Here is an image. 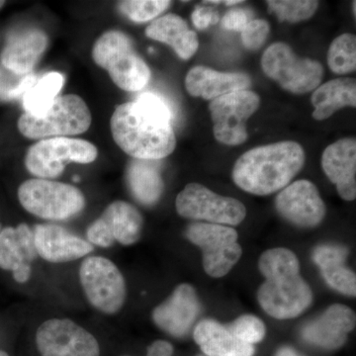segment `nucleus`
<instances>
[{
  "mask_svg": "<svg viewBox=\"0 0 356 356\" xmlns=\"http://www.w3.org/2000/svg\"><path fill=\"white\" fill-rule=\"evenodd\" d=\"M159 170V161L134 159L128 165L129 189L143 205H154L163 194V181Z\"/></svg>",
  "mask_w": 356,
  "mask_h": 356,
  "instance_id": "393cba45",
  "label": "nucleus"
},
{
  "mask_svg": "<svg viewBox=\"0 0 356 356\" xmlns=\"http://www.w3.org/2000/svg\"><path fill=\"white\" fill-rule=\"evenodd\" d=\"M192 22L199 30L207 29L210 25L219 22V14L211 7L197 6L191 15Z\"/></svg>",
  "mask_w": 356,
  "mask_h": 356,
  "instance_id": "c9c22d12",
  "label": "nucleus"
},
{
  "mask_svg": "<svg viewBox=\"0 0 356 356\" xmlns=\"http://www.w3.org/2000/svg\"><path fill=\"white\" fill-rule=\"evenodd\" d=\"M33 234L37 254L51 264L76 261L93 250V245L88 241L58 225H37Z\"/></svg>",
  "mask_w": 356,
  "mask_h": 356,
  "instance_id": "dca6fc26",
  "label": "nucleus"
},
{
  "mask_svg": "<svg viewBox=\"0 0 356 356\" xmlns=\"http://www.w3.org/2000/svg\"><path fill=\"white\" fill-rule=\"evenodd\" d=\"M327 65L337 74H350L356 70V38L343 34L334 39L327 51Z\"/></svg>",
  "mask_w": 356,
  "mask_h": 356,
  "instance_id": "c85d7f7f",
  "label": "nucleus"
},
{
  "mask_svg": "<svg viewBox=\"0 0 356 356\" xmlns=\"http://www.w3.org/2000/svg\"><path fill=\"white\" fill-rule=\"evenodd\" d=\"M1 229H2V227H1V224H0V232H1Z\"/></svg>",
  "mask_w": 356,
  "mask_h": 356,
  "instance_id": "a18cd8bd",
  "label": "nucleus"
},
{
  "mask_svg": "<svg viewBox=\"0 0 356 356\" xmlns=\"http://www.w3.org/2000/svg\"><path fill=\"white\" fill-rule=\"evenodd\" d=\"M124 356H128V355H124ZM146 356H147V355H146Z\"/></svg>",
  "mask_w": 356,
  "mask_h": 356,
  "instance_id": "de8ad7c7",
  "label": "nucleus"
},
{
  "mask_svg": "<svg viewBox=\"0 0 356 356\" xmlns=\"http://www.w3.org/2000/svg\"><path fill=\"white\" fill-rule=\"evenodd\" d=\"M185 236L202 250L203 267L211 277L227 275L242 257L238 232L232 227L210 222H194Z\"/></svg>",
  "mask_w": 356,
  "mask_h": 356,
  "instance_id": "9d476101",
  "label": "nucleus"
},
{
  "mask_svg": "<svg viewBox=\"0 0 356 356\" xmlns=\"http://www.w3.org/2000/svg\"><path fill=\"white\" fill-rule=\"evenodd\" d=\"M173 346L165 341H156L147 348V356H172Z\"/></svg>",
  "mask_w": 356,
  "mask_h": 356,
  "instance_id": "4c0bfd02",
  "label": "nucleus"
},
{
  "mask_svg": "<svg viewBox=\"0 0 356 356\" xmlns=\"http://www.w3.org/2000/svg\"><path fill=\"white\" fill-rule=\"evenodd\" d=\"M194 341L207 356H254L252 344L236 339L227 325L212 318L201 321L194 329Z\"/></svg>",
  "mask_w": 356,
  "mask_h": 356,
  "instance_id": "412c9836",
  "label": "nucleus"
},
{
  "mask_svg": "<svg viewBox=\"0 0 356 356\" xmlns=\"http://www.w3.org/2000/svg\"><path fill=\"white\" fill-rule=\"evenodd\" d=\"M305 152L293 140L250 149L233 168L234 182L254 195H270L285 188L305 165Z\"/></svg>",
  "mask_w": 356,
  "mask_h": 356,
  "instance_id": "7ed1b4c3",
  "label": "nucleus"
},
{
  "mask_svg": "<svg viewBox=\"0 0 356 356\" xmlns=\"http://www.w3.org/2000/svg\"><path fill=\"white\" fill-rule=\"evenodd\" d=\"M38 254L33 229L27 224L16 228L6 227L0 232V268L15 271L23 266H31Z\"/></svg>",
  "mask_w": 356,
  "mask_h": 356,
  "instance_id": "b1692460",
  "label": "nucleus"
},
{
  "mask_svg": "<svg viewBox=\"0 0 356 356\" xmlns=\"http://www.w3.org/2000/svg\"><path fill=\"white\" fill-rule=\"evenodd\" d=\"M280 216L300 228H314L322 222L327 208L316 185L297 180L281 191L275 200Z\"/></svg>",
  "mask_w": 356,
  "mask_h": 356,
  "instance_id": "4468645a",
  "label": "nucleus"
},
{
  "mask_svg": "<svg viewBox=\"0 0 356 356\" xmlns=\"http://www.w3.org/2000/svg\"><path fill=\"white\" fill-rule=\"evenodd\" d=\"M275 356H301L296 351L292 350L291 348H282L278 350Z\"/></svg>",
  "mask_w": 356,
  "mask_h": 356,
  "instance_id": "ea45409f",
  "label": "nucleus"
},
{
  "mask_svg": "<svg viewBox=\"0 0 356 356\" xmlns=\"http://www.w3.org/2000/svg\"><path fill=\"white\" fill-rule=\"evenodd\" d=\"M96 65L108 72L110 79L122 90L137 92L146 88L152 72L137 51L132 39L119 30H109L92 48Z\"/></svg>",
  "mask_w": 356,
  "mask_h": 356,
  "instance_id": "20e7f679",
  "label": "nucleus"
},
{
  "mask_svg": "<svg viewBox=\"0 0 356 356\" xmlns=\"http://www.w3.org/2000/svg\"><path fill=\"white\" fill-rule=\"evenodd\" d=\"M17 194L27 212L49 221L76 217L83 212L86 203L83 192L74 185L42 178L26 180Z\"/></svg>",
  "mask_w": 356,
  "mask_h": 356,
  "instance_id": "423d86ee",
  "label": "nucleus"
},
{
  "mask_svg": "<svg viewBox=\"0 0 356 356\" xmlns=\"http://www.w3.org/2000/svg\"><path fill=\"white\" fill-rule=\"evenodd\" d=\"M229 332L243 343L252 344L259 343L266 334V325L261 318L252 315H243L227 325Z\"/></svg>",
  "mask_w": 356,
  "mask_h": 356,
  "instance_id": "473e14b6",
  "label": "nucleus"
},
{
  "mask_svg": "<svg viewBox=\"0 0 356 356\" xmlns=\"http://www.w3.org/2000/svg\"><path fill=\"white\" fill-rule=\"evenodd\" d=\"M209 3H224L225 6H236V4L241 3V2H243L242 0H226V1H213V0H211V1H208Z\"/></svg>",
  "mask_w": 356,
  "mask_h": 356,
  "instance_id": "a19ab883",
  "label": "nucleus"
},
{
  "mask_svg": "<svg viewBox=\"0 0 356 356\" xmlns=\"http://www.w3.org/2000/svg\"><path fill=\"white\" fill-rule=\"evenodd\" d=\"M259 96L254 91L238 90L212 100L209 105L214 136L227 146H238L248 139V119L259 109Z\"/></svg>",
  "mask_w": 356,
  "mask_h": 356,
  "instance_id": "f8f14e48",
  "label": "nucleus"
},
{
  "mask_svg": "<svg viewBox=\"0 0 356 356\" xmlns=\"http://www.w3.org/2000/svg\"><path fill=\"white\" fill-rule=\"evenodd\" d=\"M323 170L346 201L356 198V140L341 139L330 145L322 156Z\"/></svg>",
  "mask_w": 356,
  "mask_h": 356,
  "instance_id": "6ab92c4d",
  "label": "nucleus"
},
{
  "mask_svg": "<svg viewBox=\"0 0 356 356\" xmlns=\"http://www.w3.org/2000/svg\"><path fill=\"white\" fill-rule=\"evenodd\" d=\"M32 267L31 266H23L13 271V278L16 282L25 283L31 277Z\"/></svg>",
  "mask_w": 356,
  "mask_h": 356,
  "instance_id": "58836bf2",
  "label": "nucleus"
},
{
  "mask_svg": "<svg viewBox=\"0 0 356 356\" xmlns=\"http://www.w3.org/2000/svg\"><path fill=\"white\" fill-rule=\"evenodd\" d=\"M92 121L88 104L76 95L58 96L41 116L24 113L18 120V130L32 140L69 137L88 130Z\"/></svg>",
  "mask_w": 356,
  "mask_h": 356,
  "instance_id": "39448f33",
  "label": "nucleus"
},
{
  "mask_svg": "<svg viewBox=\"0 0 356 356\" xmlns=\"http://www.w3.org/2000/svg\"><path fill=\"white\" fill-rule=\"evenodd\" d=\"M36 343L42 356H99L97 339L69 318H51L40 325Z\"/></svg>",
  "mask_w": 356,
  "mask_h": 356,
  "instance_id": "ddd939ff",
  "label": "nucleus"
},
{
  "mask_svg": "<svg viewBox=\"0 0 356 356\" xmlns=\"http://www.w3.org/2000/svg\"><path fill=\"white\" fill-rule=\"evenodd\" d=\"M197 356H207V355H199Z\"/></svg>",
  "mask_w": 356,
  "mask_h": 356,
  "instance_id": "49530a36",
  "label": "nucleus"
},
{
  "mask_svg": "<svg viewBox=\"0 0 356 356\" xmlns=\"http://www.w3.org/2000/svg\"><path fill=\"white\" fill-rule=\"evenodd\" d=\"M259 269L266 280L259 288L257 300L270 317L296 318L310 307L313 293L300 275L299 261L292 250L283 248L266 250L259 259Z\"/></svg>",
  "mask_w": 356,
  "mask_h": 356,
  "instance_id": "f03ea898",
  "label": "nucleus"
},
{
  "mask_svg": "<svg viewBox=\"0 0 356 356\" xmlns=\"http://www.w3.org/2000/svg\"><path fill=\"white\" fill-rule=\"evenodd\" d=\"M348 254V248L341 245H320L314 250L313 261L332 289L346 296L355 297L356 276L346 266Z\"/></svg>",
  "mask_w": 356,
  "mask_h": 356,
  "instance_id": "5701e85b",
  "label": "nucleus"
},
{
  "mask_svg": "<svg viewBox=\"0 0 356 356\" xmlns=\"http://www.w3.org/2000/svg\"><path fill=\"white\" fill-rule=\"evenodd\" d=\"M172 109L161 96L143 92L136 102L119 105L110 120L112 137L133 159L159 161L173 153L177 137Z\"/></svg>",
  "mask_w": 356,
  "mask_h": 356,
  "instance_id": "f257e3e1",
  "label": "nucleus"
},
{
  "mask_svg": "<svg viewBox=\"0 0 356 356\" xmlns=\"http://www.w3.org/2000/svg\"><path fill=\"white\" fill-rule=\"evenodd\" d=\"M355 312L348 306L334 304L302 329L306 343L336 350L346 343L348 334L355 327Z\"/></svg>",
  "mask_w": 356,
  "mask_h": 356,
  "instance_id": "f3484780",
  "label": "nucleus"
},
{
  "mask_svg": "<svg viewBox=\"0 0 356 356\" xmlns=\"http://www.w3.org/2000/svg\"><path fill=\"white\" fill-rule=\"evenodd\" d=\"M100 218L109 229L115 242L131 245L140 240L144 219L132 204L115 201L107 206Z\"/></svg>",
  "mask_w": 356,
  "mask_h": 356,
  "instance_id": "bb28decb",
  "label": "nucleus"
},
{
  "mask_svg": "<svg viewBox=\"0 0 356 356\" xmlns=\"http://www.w3.org/2000/svg\"><path fill=\"white\" fill-rule=\"evenodd\" d=\"M264 74L277 81L283 88L295 95L315 90L322 81V65L311 58L297 57L285 43H274L261 58Z\"/></svg>",
  "mask_w": 356,
  "mask_h": 356,
  "instance_id": "6e6552de",
  "label": "nucleus"
},
{
  "mask_svg": "<svg viewBox=\"0 0 356 356\" xmlns=\"http://www.w3.org/2000/svg\"><path fill=\"white\" fill-rule=\"evenodd\" d=\"M270 27L264 19L248 21L247 27L242 32L243 46L250 51H257L264 46L268 36Z\"/></svg>",
  "mask_w": 356,
  "mask_h": 356,
  "instance_id": "72a5a7b5",
  "label": "nucleus"
},
{
  "mask_svg": "<svg viewBox=\"0 0 356 356\" xmlns=\"http://www.w3.org/2000/svg\"><path fill=\"white\" fill-rule=\"evenodd\" d=\"M222 26L231 31L243 32L247 27L248 18L247 13L242 9H234L225 14L221 20Z\"/></svg>",
  "mask_w": 356,
  "mask_h": 356,
  "instance_id": "e433bc0d",
  "label": "nucleus"
},
{
  "mask_svg": "<svg viewBox=\"0 0 356 356\" xmlns=\"http://www.w3.org/2000/svg\"><path fill=\"white\" fill-rule=\"evenodd\" d=\"M200 312L195 289L187 283L175 288L172 294L154 309L152 318L161 331L175 337L188 334Z\"/></svg>",
  "mask_w": 356,
  "mask_h": 356,
  "instance_id": "2eb2a0df",
  "label": "nucleus"
},
{
  "mask_svg": "<svg viewBox=\"0 0 356 356\" xmlns=\"http://www.w3.org/2000/svg\"><path fill=\"white\" fill-rule=\"evenodd\" d=\"M38 81L36 74L25 76L14 74L0 65V100L11 102L25 95V93Z\"/></svg>",
  "mask_w": 356,
  "mask_h": 356,
  "instance_id": "2f4dec72",
  "label": "nucleus"
},
{
  "mask_svg": "<svg viewBox=\"0 0 356 356\" xmlns=\"http://www.w3.org/2000/svg\"><path fill=\"white\" fill-rule=\"evenodd\" d=\"M79 280L91 306L107 315L123 308L127 288L116 264L103 257H89L79 267Z\"/></svg>",
  "mask_w": 356,
  "mask_h": 356,
  "instance_id": "1a4fd4ad",
  "label": "nucleus"
},
{
  "mask_svg": "<svg viewBox=\"0 0 356 356\" xmlns=\"http://www.w3.org/2000/svg\"><path fill=\"white\" fill-rule=\"evenodd\" d=\"M172 2L168 0H127L118 3L120 13L136 23L154 20L165 13Z\"/></svg>",
  "mask_w": 356,
  "mask_h": 356,
  "instance_id": "7c9ffc66",
  "label": "nucleus"
},
{
  "mask_svg": "<svg viewBox=\"0 0 356 356\" xmlns=\"http://www.w3.org/2000/svg\"><path fill=\"white\" fill-rule=\"evenodd\" d=\"M355 4H356L355 1L353 2V14H355Z\"/></svg>",
  "mask_w": 356,
  "mask_h": 356,
  "instance_id": "c03bdc74",
  "label": "nucleus"
},
{
  "mask_svg": "<svg viewBox=\"0 0 356 356\" xmlns=\"http://www.w3.org/2000/svg\"><path fill=\"white\" fill-rule=\"evenodd\" d=\"M65 77L58 72L44 74L23 96L25 113L41 116L50 108L64 86Z\"/></svg>",
  "mask_w": 356,
  "mask_h": 356,
  "instance_id": "cd10ccee",
  "label": "nucleus"
},
{
  "mask_svg": "<svg viewBox=\"0 0 356 356\" xmlns=\"http://www.w3.org/2000/svg\"><path fill=\"white\" fill-rule=\"evenodd\" d=\"M98 156L90 142L70 137L40 140L28 149L25 166L28 172L42 179L60 177L70 163L88 165Z\"/></svg>",
  "mask_w": 356,
  "mask_h": 356,
  "instance_id": "0eeeda50",
  "label": "nucleus"
},
{
  "mask_svg": "<svg viewBox=\"0 0 356 356\" xmlns=\"http://www.w3.org/2000/svg\"><path fill=\"white\" fill-rule=\"evenodd\" d=\"M0 356H9V355H8V353H6V351L0 350Z\"/></svg>",
  "mask_w": 356,
  "mask_h": 356,
  "instance_id": "79ce46f5",
  "label": "nucleus"
},
{
  "mask_svg": "<svg viewBox=\"0 0 356 356\" xmlns=\"http://www.w3.org/2000/svg\"><path fill=\"white\" fill-rule=\"evenodd\" d=\"M270 13L276 14L280 22H301L311 18L318 10V1L315 0H268Z\"/></svg>",
  "mask_w": 356,
  "mask_h": 356,
  "instance_id": "c756f323",
  "label": "nucleus"
},
{
  "mask_svg": "<svg viewBox=\"0 0 356 356\" xmlns=\"http://www.w3.org/2000/svg\"><path fill=\"white\" fill-rule=\"evenodd\" d=\"M86 236L89 243L100 248H110L115 243L113 236L100 217L89 225Z\"/></svg>",
  "mask_w": 356,
  "mask_h": 356,
  "instance_id": "f704fd0d",
  "label": "nucleus"
},
{
  "mask_svg": "<svg viewBox=\"0 0 356 356\" xmlns=\"http://www.w3.org/2000/svg\"><path fill=\"white\" fill-rule=\"evenodd\" d=\"M4 4H6V1H2V0H0V9L4 6Z\"/></svg>",
  "mask_w": 356,
  "mask_h": 356,
  "instance_id": "37998d69",
  "label": "nucleus"
},
{
  "mask_svg": "<svg viewBox=\"0 0 356 356\" xmlns=\"http://www.w3.org/2000/svg\"><path fill=\"white\" fill-rule=\"evenodd\" d=\"M315 107L314 119L318 121L330 118L337 110L356 106V81L351 77H341L324 83L312 95Z\"/></svg>",
  "mask_w": 356,
  "mask_h": 356,
  "instance_id": "a878e982",
  "label": "nucleus"
},
{
  "mask_svg": "<svg viewBox=\"0 0 356 356\" xmlns=\"http://www.w3.org/2000/svg\"><path fill=\"white\" fill-rule=\"evenodd\" d=\"M49 39L43 30L25 28L9 37L1 54V65L14 74H32L48 48Z\"/></svg>",
  "mask_w": 356,
  "mask_h": 356,
  "instance_id": "a211bd4d",
  "label": "nucleus"
},
{
  "mask_svg": "<svg viewBox=\"0 0 356 356\" xmlns=\"http://www.w3.org/2000/svg\"><path fill=\"white\" fill-rule=\"evenodd\" d=\"M250 79L242 72H220L209 67H194L185 79V88L194 97L214 100L228 93L245 90Z\"/></svg>",
  "mask_w": 356,
  "mask_h": 356,
  "instance_id": "aec40b11",
  "label": "nucleus"
},
{
  "mask_svg": "<svg viewBox=\"0 0 356 356\" xmlns=\"http://www.w3.org/2000/svg\"><path fill=\"white\" fill-rule=\"evenodd\" d=\"M147 38L172 47L182 60H189L198 50L197 35L189 29L184 18L168 13L153 21L146 29Z\"/></svg>",
  "mask_w": 356,
  "mask_h": 356,
  "instance_id": "4be33fe9",
  "label": "nucleus"
},
{
  "mask_svg": "<svg viewBox=\"0 0 356 356\" xmlns=\"http://www.w3.org/2000/svg\"><path fill=\"white\" fill-rule=\"evenodd\" d=\"M178 215L187 219L201 220L210 224L236 226L247 216L241 201L211 191L198 184H187L175 199Z\"/></svg>",
  "mask_w": 356,
  "mask_h": 356,
  "instance_id": "9b49d317",
  "label": "nucleus"
}]
</instances>
